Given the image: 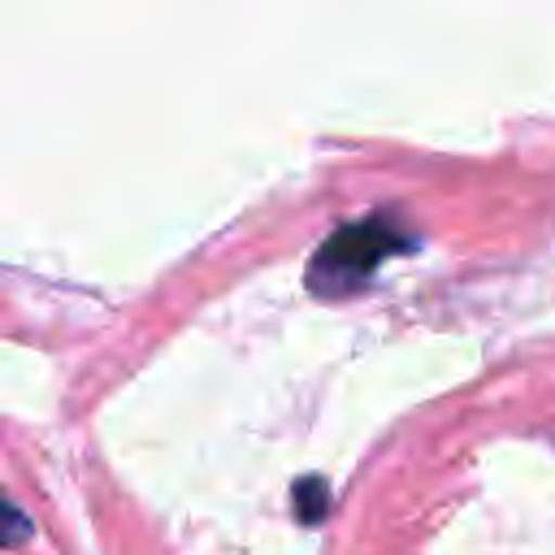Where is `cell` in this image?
<instances>
[{"instance_id": "1", "label": "cell", "mask_w": 555, "mask_h": 555, "mask_svg": "<svg viewBox=\"0 0 555 555\" xmlns=\"http://www.w3.org/2000/svg\"><path fill=\"white\" fill-rule=\"evenodd\" d=\"M408 247H412V238L390 217H369V221L343 225V230H334L321 243L317 260L308 264V291H317V295H347L390 251H408Z\"/></svg>"}, {"instance_id": "2", "label": "cell", "mask_w": 555, "mask_h": 555, "mask_svg": "<svg viewBox=\"0 0 555 555\" xmlns=\"http://www.w3.org/2000/svg\"><path fill=\"white\" fill-rule=\"evenodd\" d=\"M325 512H330V490H325V481H321V477H299V481H295V516H299L304 525H317V520H325Z\"/></svg>"}, {"instance_id": "3", "label": "cell", "mask_w": 555, "mask_h": 555, "mask_svg": "<svg viewBox=\"0 0 555 555\" xmlns=\"http://www.w3.org/2000/svg\"><path fill=\"white\" fill-rule=\"evenodd\" d=\"M17 538H22V512H17V507H13V503H9V533H4V542H9V546H13V542H17Z\"/></svg>"}]
</instances>
